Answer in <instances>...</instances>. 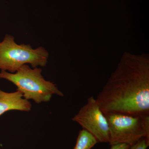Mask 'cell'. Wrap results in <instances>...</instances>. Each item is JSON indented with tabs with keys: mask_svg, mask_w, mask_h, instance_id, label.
I'll use <instances>...</instances> for the list:
<instances>
[{
	"mask_svg": "<svg viewBox=\"0 0 149 149\" xmlns=\"http://www.w3.org/2000/svg\"><path fill=\"white\" fill-rule=\"evenodd\" d=\"M104 114L149 115V56L123 54L96 99Z\"/></svg>",
	"mask_w": 149,
	"mask_h": 149,
	"instance_id": "obj_1",
	"label": "cell"
},
{
	"mask_svg": "<svg viewBox=\"0 0 149 149\" xmlns=\"http://www.w3.org/2000/svg\"><path fill=\"white\" fill-rule=\"evenodd\" d=\"M42 70L24 65L15 73L1 70L0 78L11 82L22 93L26 100H32L37 104L50 100L54 95L63 97L56 85L46 80L42 75Z\"/></svg>",
	"mask_w": 149,
	"mask_h": 149,
	"instance_id": "obj_2",
	"label": "cell"
},
{
	"mask_svg": "<svg viewBox=\"0 0 149 149\" xmlns=\"http://www.w3.org/2000/svg\"><path fill=\"white\" fill-rule=\"evenodd\" d=\"M49 53L44 47L33 49L29 45H18L12 35L6 34L0 42V70L15 73L24 65L45 67Z\"/></svg>",
	"mask_w": 149,
	"mask_h": 149,
	"instance_id": "obj_3",
	"label": "cell"
},
{
	"mask_svg": "<svg viewBox=\"0 0 149 149\" xmlns=\"http://www.w3.org/2000/svg\"><path fill=\"white\" fill-rule=\"evenodd\" d=\"M104 114L108 123L111 146L125 143L131 146L141 139H149V115Z\"/></svg>",
	"mask_w": 149,
	"mask_h": 149,
	"instance_id": "obj_4",
	"label": "cell"
},
{
	"mask_svg": "<svg viewBox=\"0 0 149 149\" xmlns=\"http://www.w3.org/2000/svg\"><path fill=\"white\" fill-rule=\"evenodd\" d=\"M72 120L92 134L98 143H109L108 123L96 99L88 98L87 103L80 108Z\"/></svg>",
	"mask_w": 149,
	"mask_h": 149,
	"instance_id": "obj_5",
	"label": "cell"
},
{
	"mask_svg": "<svg viewBox=\"0 0 149 149\" xmlns=\"http://www.w3.org/2000/svg\"><path fill=\"white\" fill-rule=\"evenodd\" d=\"M32 107L29 100L24 98L20 91L7 93L0 90V116L10 110L29 111Z\"/></svg>",
	"mask_w": 149,
	"mask_h": 149,
	"instance_id": "obj_6",
	"label": "cell"
},
{
	"mask_svg": "<svg viewBox=\"0 0 149 149\" xmlns=\"http://www.w3.org/2000/svg\"><path fill=\"white\" fill-rule=\"evenodd\" d=\"M97 143L92 134L83 129L79 131L74 149H91Z\"/></svg>",
	"mask_w": 149,
	"mask_h": 149,
	"instance_id": "obj_7",
	"label": "cell"
},
{
	"mask_svg": "<svg viewBox=\"0 0 149 149\" xmlns=\"http://www.w3.org/2000/svg\"><path fill=\"white\" fill-rule=\"evenodd\" d=\"M149 146V139H143L130 146L129 149H147Z\"/></svg>",
	"mask_w": 149,
	"mask_h": 149,
	"instance_id": "obj_8",
	"label": "cell"
},
{
	"mask_svg": "<svg viewBox=\"0 0 149 149\" xmlns=\"http://www.w3.org/2000/svg\"><path fill=\"white\" fill-rule=\"evenodd\" d=\"M130 146L128 144L120 143L112 145L110 149H129Z\"/></svg>",
	"mask_w": 149,
	"mask_h": 149,
	"instance_id": "obj_9",
	"label": "cell"
}]
</instances>
